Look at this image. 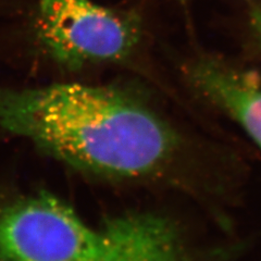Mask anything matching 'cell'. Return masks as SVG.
Wrapping results in <instances>:
<instances>
[{
	"label": "cell",
	"instance_id": "4",
	"mask_svg": "<svg viewBox=\"0 0 261 261\" xmlns=\"http://www.w3.org/2000/svg\"><path fill=\"white\" fill-rule=\"evenodd\" d=\"M184 73L196 92L231 116L261 149L260 79L216 53L197 54Z\"/></svg>",
	"mask_w": 261,
	"mask_h": 261
},
{
	"label": "cell",
	"instance_id": "1",
	"mask_svg": "<svg viewBox=\"0 0 261 261\" xmlns=\"http://www.w3.org/2000/svg\"><path fill=\"white\" fill-rule=\"evenodd\" d=\"M0 127L70 166L112 177L156 173L176 148L174 132L156 112L106 86L0 88Z\"/></svg>",
	"mask_w": 261,
	"mask_h": 261
},
{
	"label": "cell",
	"instance_id": "6",
	"mask_svg": "<svg viewBox=\"0 0 261 261\" xmlns=\"http://www.w3.org/2000/svg\"><path fill=\"white\" fill-rule=\"evenodd\" d=\"M247 20L250 35L255 44L261 49V5L250 7Z\"/></svg>",
	"mask_w": 261,
	"mask_h": 261
},
{
	"label": "cell",
	"instance_id": "2",
	"mask_svg": "<svg viewBox=\"0 0 261 261\" xmlns=\"http://www.w3.org/2000/svg\"><path fill=\"white\" fill-rule=\"evenodd\" d=\"M36 33L50 58L68 68L121 61L142 35L141 20L92 0H38Z\"/></svg>",
	"mask_w": 261,
	"mask_h": 261
},
{
	"label": "cell",
	"instance_id": "3",
	"mask_svg": "<svg viewBox=\"0 0 261 261\" xmlns=\"http://www.w3.org/2000/svg\"><path fill=\"white\" fill-rule=\"evenodd\" d=\"M105 230L88 226L51 195L0 208V261H103Z\"/></svg>",
	"mask_w": 261,
	"mask_h": 261
},
{
	"label": "cell",
	"instance_id": "5",
	"mask_svg": "<svg viewBox=\"0 0 261 261\" xmlns=\"http://www.w3.org/2000/svg\"><path fill=\"white\" fill-rule=\"evenodd\" d=\"M103 261H186L181 238L167 219L132 214L113 219L105 227Z\"/></svg>",
	"mask_w": 261,
	"mask_h": 261
}]
</instances>
